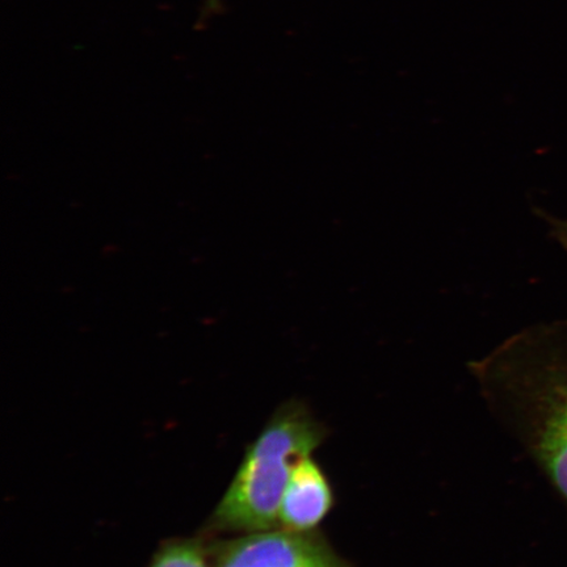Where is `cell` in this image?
<instances>
[{"instance_id": "1", "label": "cell", "mask_w": 567, "mask_h": 567, "mask_svg": "<svg viewBox=\"0 0 567 567\" xmlns=\"http://www.w3.org/2000/svg\"><path fill=\"white\" fill-rule=\"evenodd\" d=\"M476 372L496 414L567 507V330L517 336Z\"/></svg>"}, {"instance_id": "4", "label": "cell", "mask_w": 567, "mask_h": 567, "mask_svg": "<svg viewBox=\"0 0 567 567\" xmlns=\"http://www.w3.org/2000/svg\"><path fill=\"white\" fill-rule=\"evenodd\" d=\"M331 507L329 482L313 458L305 456L297 461L282 495L280 526L297 532L313 530Z\"/></svg>"}, {"instance_id": "2", "label": "cell", "mask_w": 567, "mask_h": 567, "mask_svg": "<svg viewBox=\"0 0 567 567\" xmlns=\"http://www.w3.org/2000/svg\"><path fill=\"white\" fill-rule=\"evenodd\" d=\"M324 432L307 410H279L248 449L228 492L212 517L221 530L252 532L280 526V506L297 461L310 456Z\"/></svg>"}, {"instance_id": "3", "label": "cell", "mask_w": 567, "mask_h": 567, "mask_svg": "<svg viewBox=\"0 0 567 567\" xmlns=\"http://www.w3.org/2000/svg\"><path fill=\"white\" fill-rule=\"evenodd\" d=\"M216 567H347L313 532L268 529L252 532L223 545Z\"/></svg>"}, {"instance_id": "7", "label": "cell", "mask_w": 567, "mask_h": 567, "mask_svg": "<svg viewBox=\"0 0 567 567\" xmlns=\"http://www.w3.org/2000/svg\"><path fill=\"white\" fill-rule=\"evenodd\" d=\"M553 233H555L558 243L567 248V221L553 223Z\"/></svg>"}, {"instance_id": "6", "label": "cell", "mask_w": 567, "mask_h": 567, "mask_svg": "<svg viewBox=\"0 0 567 567\" xmlns=\"http://www.w3.org/2000/svg\"><path fill=\"white\" fill-rule=\"evenodd\" d=\"M221 10L223 0H204L200 23H205V21H207L212 17H215L216 13H218Z\"/></svg>"}, {"instance_id": "5", "label": "cell", "mask_w": 567, "mask_h": 567, "mask_svg": "<svg viewBox=\"0 0 567 567\" xmlns=\"http://www.w3.org/2000/svg\"><path fill=\"white\" fill-rule=\"evenodd\" d=\"M151 567H208V564L198 545L184 542L163 548Z\"/></svg>"}]
</instances>
